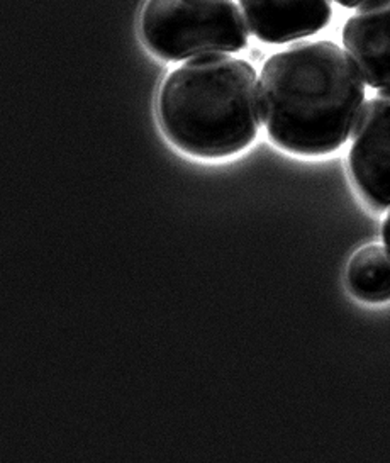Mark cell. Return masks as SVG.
<instances>
[{
    "label": "cell",
    "instance_id": "obj_1",
    "mask_svg": "<svg viewBox=\"0 0 390 463\" xmlns=\"http://www.w3.org/2000/svg\"><path fill=\"white\" fill-rule=\"evenodd\" d=\"M258 83L270 139L296 155L341 148L364 109V79L333 42L299 43L270 56Z\"/></svg>",
    "mask_w": 390,
    "mask_h": 463
},
{
    "label": "cell",
    "instance_id": "obj_2",
    "mask_svg": "<svg viewBox=\"0 0 390 463\" xmlns=\"http://www.w3.org/2000/svg\"><path fill=\"white\" fill-rule=\"evenodd\" d=\"M260 100L255 69L233 56L207 55L170 71L157 114L176 148L199 158H226L258 135Z\"/></svg>",
    "mask_w": 390,
    "mask_h": 463
},
{
    "label": "cell",
    "instance_id": "obj_3",
    "mask_svg": "<svg viewBox=\"0 0 390 463\" xmlns=\"http://www.w3.org/2000/svg\"><path fill=\"white\" fill-rule=\"evenodd\" d=\"M139 29L145 44L166 61L242 52L250 31L233 0H147Z\"/></svg>",
    "mask_w": 390,
    "mask_h": 463
},
{
    "label": "cell",
    "instance_id": "obj_4",
    "mask_svg": "<svg viewBox=\"0 0 390 463\" xmlns=\"http://www.w3.org/2000/svg\"><path fill=\"white\" fill-rule=\"evenodd\" d=\"M350 172L370 204L390 207V90L378 92L362 109L353 133Z\"/></svg>",
    "mask_w": 390,
    "mask_h": 463
},
{
    "label": "cell",
    "instance_id": "obj_5",
    "mask_svg": "<svg viewBox=\"0 0 390 463\" xmlns=\"http://www.w3.org/2000/svg\"><path fill=\"white\" fill-rule=\"evenodd\" d=\"M243 17L258 40L270 44L309 38L331 21V0H240Z\"/></svg>",
    "mask_w": 390,
    "mask_h": 463
},
{
    "label": "cell",
    "instance_id": "obj_6",
    "mask_svg": "<svg viewBox=\"0 0 390 463\" xmlns=\"http://www.w3.org/2000/svg\"><path fill=\"white\" fill-rule=\"evenodd\" d=\"M343 44L365 83L390 90V0L360 5L343 28Z\"/></svg>",
    "mask_w": 390,
    "mask_h": 463
},
{
    "label": "cell",
    "instance_id": "obj_7",
    "mask_svg": "<svg viewBox=\"0 0 390 463\" xmlns=\"http://www.w3.org/2000/svg\"><path fill=\"white\" fill-rule=\"evenodd\" d=\"M351 294L365 302L390 300V255L382 246L360 248L347 269Z\"/></svg>",
    "mask_w": 390,
    "mask_h": 463
},
{
    "label": "cell",
    "instance_id": "obj_8",
    "mask_svg": "<svg viewBox=\"0 0 390 463\" xmlns=\"http://www.w3.org/2000/svg\"><path fill=\"white\" fill-rule=\"evenodd\" d=\"M339 5L347 7V9H353V7H360L365 4H370V2H376V0H337Z\"/></svg>",
    "mask_w": 390,
    "mask_h": 463
},
{
    "label": "cell",
    "instance_id": "obj_9",
    "mask_svg": "<svg viewBox=\"0 0 390 463\" xmlns=\"http://www.w3.org/2000/svg\"><path fill=\"white\" fill-rule=\"evenodd\" d=\"M382 238H384V245L387 246V251L390 253V213L384 221V228H382Z\"/></svg>",
    "mask_w": 390,
    "mask_h": 463
}]
</instances>
